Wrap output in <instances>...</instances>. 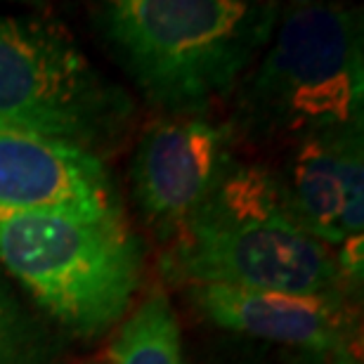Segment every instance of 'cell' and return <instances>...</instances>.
Listing matches in <instances>:
<instances>
[{"instance_id": "6da1fadb", "label": "cell", "mask_w": 364, "mask_h": 364, "mask_svg": "<svg viewBox=\"0 0 364 364\" xmlns=\"http://www.w3.org/2000/svg\"><path fill=\"white\" fill-rule=\"evenodd\" d=\"M102 31L151 105L201 116L225 100L279 24L274 3L114 0Z\"/></svg>"}, {"instance_id": "7a4b0ae2", "label": "cell", "mask_w": 364, "mask_h": 364, "mask_svg": "<svg viewBox=\"0 0 364 364\" xmlns=\"http://www.w3.org/2000/svg\"><path fill=\"white\" fill-rule=\"evenodd\" d=\"M168 272L196 284L282 294H336L331 249L291 218L277 178L232 161L171 239Z\"/></svg>"}, {"instance_id": "3957f363", "label": "cell", "mask_w": 364, "mask_h": 364, "mask_svg": "<svg viewBox=\"0 0 364 364\" xmlns=\"http://www.w3.org/2000/svg\"><path fill=\"white\" fill-rule=\"evenodd\" d=\"M0 270L76 336L119 322L142 277V249L121 210H0Z\"/></svg>"}, {"instance_id": "277c9868", "label": "cell", "mask_w": 364, "mask_h": 364, "mask_svg": "<svg viewBox=\"0 0 364 364\" xmlns=\"http://www.w3.org/2000/svg\"><path fill=\"white\" fill-rule=\"evenodd\" d=\"M360 14L301 3L282 17L239 90L237 116L258 137H308L362 128Z\"/></svg>"}, {"instance_id": "5b68a950", "label": "cell", "mask_w": 364, "mask_h": 364, "mask_svg": "<svg viewBox=\"0 0 364 364\" xmlns=\"http://www.w3.org/2000/svg\"><path fill=\"white\" fill-rule=\"evenodd\" d=\"M130 116L74 38L53 21L0 17V126L92 151L114 140Z\"/></svg>"}, {"instance_id": "8992f818", "label": "cell", "mask_w": 364, "mask_h": 364, "mask_svg": "<svg viewBox=\"0 0 364 364\" xmlns=\"http://www.w3.org/2000/svg\"><path fill=\"white\" fill-rule=\"evenodd\" d=\"M232 128L199 116L159 121L144 130L133 159V192L164 239L185 225L232 164Z\"/></svg>"}, {"instance_id": "52a82bcc", "label": "cell", "mask_w": 364, "mask_h": 364, "mask_svg": "<svg viewBox=\"0 0 364 364\" xmlns=\"http://www.w3.org/2000/svg\"><path fill=\"white\" fill-rule=\"evenodd\" d=\"M0 210H119L95 151L0 126Z\"/></svg>"}, {"instance_id": "ba28073f", "label": "cell", "mask_w": 364, "mask_h": 364, "mask_svg": "<svg viewBox=\"0 0 364 364\" xmlns=\"http://www.w3.org/2000/svg\"><path fill=\"white\" fill-rule=\"evenodd\" d=\"M192 301L213 324L244 336L319 355L350 353V319L336 294H282L196 284Z\"/></svg>"}, {"instance_id": "9c48e42d", "label": "cell", "mask_w": 364, "mask_h": 364, "mask_svg": "<svg viewBox=\"0 0 364 364\" xmlns=\"http://www.w3.org/2000/svg\"><path fill=\"white\" fill-rule=\"evenodd\" d=\"M358 130L301 137L284 173L274 176L291 218L326 246L343 242V149Z\"/></svg>"}, {"instance_id": "30bf717a", "label": "cell", "mask_w": 364, "mask_h": 364, "mask_svg": "<svg viewBox=\"0 0 364 364\" xmlns=\"http://www.w3.org/2000/svg\"><path fill=\"white\" fill-rule=\"evenodd\" d=\"M112 364H182L180 326L164 294L149 296L121 326Z\"/></svg>"}, {"instance_id": "8fae6325", "label": "cell", "mask_w": 364, "mask_h": 364, "mask_svg": "<svg viewBox=\"0 0 364 364\" xmlns=\"http://www.w3.org/2000/svg\"><path fill=\"white\" fill-rule=\"evenodd\" d=\"M55 341L0 270V364H53Z\"/></svg>"}, {"instance_id": "7c38bea8", "label": "cell", "mask_w": 364, "mask_h": 364, "mask_svg": "<svg viewBox=\"0 0 364 364\" xmlns=\"http://www.w3.org/2000/svg\"><path fill=\"white\" fill-rule=\"evenodd\" d=\"M364 239L362 237H350L346 242H341L336 249V267H338V277L341 279H362V272H364V249H362Z\"/></svg>"}, {"instance_id": "4fadbf2b", "label": "cell", "mask_w": 364, "mask_h": 364, "mask_svg": "<svg viewBox=\"0 0 364 364\" xmlns=\"http://www.w3.org/2000/svg\"><path fill=\"white\" fill-rule=\"evenodd\" d=\"M322 364H360V360L353 358V353H341V355H329V360Z\"/></svg>"}]
</instances>
